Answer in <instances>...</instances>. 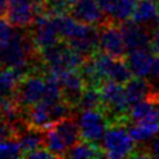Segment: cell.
<instances>
[{"instance_id": "cell-1", "label": "cell", "mask_w": 159, "mask_h": 159, "mask_svg": "<svg viewBox=\"0 0 159 159\" xmlns=\"http://www.w3.org/2000/svg\"><path fill=\"white\" fill-rule=\"evenodd\" d=\"M35 42L21 31H15L6 45L0 48V65L15 70L21 78L29 67V60L34 53Z\"/></svg>"}, {"instance_id": "cell-2", "label": "cell", "mask_w": 159, "mask_h": 159, "mask_svg": "<svg viewBox=\"0 0 159 159\" xmlns=\"http://www.w3.org/2000/svg\"><path fill=\"white\" fill-rule=\"evenodd\" d=\"M98 88L101 92L103 112L111 113L116 123H125L127 118H129L130 104L127 99L124 87L112 80H106Z\"/></svg>"}, {"instance_id": "cell-3", "label": "cell", "mask_w": 159, "mask_h": 159, "mask_svg": "<svg viewBox=\"0 0 159 159\" xmlns=\"http://www.w3.org/2000/svg\"><path fill=\"white\" fill-rule=\"evenodd\" d=\"M135 140L132 138L128 129H125L119 123H114L113 127L108 128L102 139V150L107 158L119 159L125 157H132Z\"/></svg>"}, {"instance_id": "cell-4", "label": "cell", "mask_w": 159, "mask_h": 159, "mask_svg": "<svg viewBox=\"0 0 159 159\" xmlns=\"http://www.w3.org/2000/svg\"><path fill=\"white\" fill-rule=\"evenodd\" d=\"M78 125L81 135L84 140L93 144L102 143V139L107 132V117L104 112L96 109H83L78 116Z\"/></svg>"}, {"instance_id": "cell-5", "label": "cell", "mask_w": 159, "mask_h": 159, "mask_svg": "<svg viewBox=\"0 0 159 159\" xmlns=\"http://www.w3.org/2000/svg\"><path fill=\"white\" fill-rule=\"evenodd\" d=\"M99 48L102 52L116 58H123L125 56L127 46L120 26H117L116 22L109 20L99 25Z\"/></svg>"}, {"instance_id": "cell-6", "label": "cell", "mask_w": 159, "mask_h": 159, "mask_svg": "<svg viewBox=\"0 0 159 159\" xmlns=\"http://www.w3.org/2000/svg\"><path fill=\"white\" fill-rule=\"evenodd\" d=\"M120 30H122L128 52L133 50H138V48L150 47L153 30H149V26L138 24L133 19L132 20L127 19L122 21Z\"/></svg>"}, {"instance_id": "cell-7", "label": "cell", "mask_w": 159, "mask_h": 159, "mask_svg": "<svg viewBox=\"0 0 159 159\" xmlns=\"http://www.w3.org/2000/svg\"><path fill=\"white\" fill-rule=\"evenodd\" d=\"M58 36L60 35L48 15L40 14L35 17L34 32H32V40L35 42V47L43 50L50 46H53L58 43Z\"/></svg>"}, {"instance_id": "cell-8", "label": "cell", "mask_w": 159, "mask_h": 159, "mask_svg": "<svg viewBox=\"0 0 159 159\" xmlns=\"http://www.w3.org/2000/svg\"><path fill=\"white\" fill-rule=\"evenodd\" d=\"M46 81L40 76H30L19 83L16 92V101L20 106L31 107L42 101Z\"/></svg>"}, {"instance_id": "cell-9", "label": "cell", "mask_w": 159, "mask_h": 159, "mask_svg": "<svg viewBox=\"0 0 159 159\" xmlns=\"http://www.w3.org/2000/svg\"><path fill=\"white\" fill-rule=\"evenodd\" d=\"M71 15L82 22L92 25H102L108 21L107 15L102 10L97 0H78L71 6Z\"/></svg>"}, {"instance_id": "cell-10", "label": "cell", "mask_w": 159, "mask_h": 159, "mask_svg": "<svg viewBox=\"0 0 159 159\" xmlns=\"http://www.w3.org/2000/svg\"><path fill=\"white\" fill-rule=\"evenodd\" d=\"M37 16V10L34 1L24 0L9 5L5 17L12 26L24 27L30 24H34L35 17Z\"/></svg>"}, {"instance_id": "cell-11", "label": "cell", "mask_w": 159, "mask_h": 159, "mask_svg": "<svg viewBox=\"0 0 159 159\" xmlns=\"http://www.w3.org/2000/svg\"><path fill=\"white\" fill-rule=\"evenodd\" d=\"M57 77L61 82L63 98L68 103L76 104L83 89L86 88V83L82 75L76 70H66Z\"/></svg>"}, {"instance_id": "cell-12", "label": "cell", "mask_w": 159, "mask_h": 159, "mask_svg": "<svg viewBox=\"0 0 159 159\" xmlns=\"http://www.w3.org/2000/svg\"><path fill=\"white\" fill-rule=\"evenodd\" d=\"M153 51L150 47L147 48H138L129 51L127 56V63L135 77H148L152 73L153 68V62H154V56Z\"/></svg>"}, {"instance_id": "cell-13", "label": "cell", "mask_w": 159, "mask_h": 159, "mask_svg": "<svg viewBox=\"0 0 159 159\" xmlns=\"http://www.w3.org/2000/svg\"><path fill=\"white\" fill-rule=\"evenodd\" d=\"M112 22H122L132 17L138 0H97Z\"/></svg>"}, {"instance_id": "cell-14", "label": "cell", "mask_w": 159, "mask_h": 159, "mask_svg": "<svg viewBox=\"0 0 159 159\" xmlns=\"http://www.w3.org/2000/svg\"><path fill=\"white\" fill-rule=\"evenodd\" d=\"M124 92L127 96V99L130 106L134 103L148 98L149 96H159V93H155L150 82H148L143 77H135L130 78L124 84Z\"/></svg>"}, {"instance_id": "cell-15", "label": "cell", "mask_w": 159, "mask_h": 159, "mask_svg": "<svg viewBox=\"0 0 159 159\" xmlns=\"http://www.w3.org/2000/svg\"><path fill=\"white\" fill-rule=\"evenodd\" d=\"M52 127L62 137L68 149L73 147L75 144H77L80 142V138H82L78 120H76L72 116H67V117L55 120L52 123Z\"/></svg>"}, {"instance_id": "cell-16", "label": "cell", "mask_w": 159, "mask_h": 159, "mask_svg": "<svg viewBox=\"0 0 159 159\" xmlns=\"http://www.w3.org/2000/svg\"><path fill=\"white\" fill-rule=\"evenodd\" d=\"M159 17V2L155 0H138L132 19L142 25L155 26V22Z\"/></svg>"}, {"instance_id": "cell-17", "label": "cell", "mask_w": 159, "mask_h": 159, "mask_svg": "<svg viewBox=\"0 0 159 159\" xmlns=\"http://www.w3.org/2000/svg\"><path fill=\"white\" fill-rule=\"evenodd\" d=\"M128 132L138 143L149 142L159 133V117L143 122H134L133 124L128 125Z\"/></svg>"}, {"instance_id": "cell-18", "label": "cell", "mask_w": 159, "mask_h": 159, "mask_svg": "<svg viewBox=\"0 0 159 159\" xmlns=\"http://www.w3.org/2000/svg\"><path fill=\"white\" fill-rule=\"evenodd\" d=\"M29 124L31 127L45 129L53 123V118L51 114V103L45 101H40L29 108Z\"/></svg>"}, {"instance_id": "cell-19", "label": "cell", "mask_w": 159, "mask_h": 159, "mask_svg": "<svg viewBox=\"0 0 159 159\" xmlns=\"http://www.w3.org/2000/svg\"><path fill=\"white\" fill-rule=\"evenodd\" d=\"M17 139L25 153L32 152L45 145V129L36 128V127L26 128L17 134Z\"/></svg>"}, {"instance_id": "cell-20", "label": "cell", "mask_w": 159, "mask_h": 159, "mask_svg": "<svg viewBox=\"0 0 159 159\" xmlns=\"http://www.w3.org/2000/svg\"><path fill=\"white\" fill-rule=\"evenodd\" d=\"M45 148L56 157H66V150L68 149L65 140L56 132L52 124L45 128Z\"/></svg>"}, {"instance_id": "cell-21", "label": "cell", "mask_w": 159, "mask_h": 159, "mask_svg": "<svg viewBox=\"0 0 159 159\" xmlns=\"http://www.w3.org/2000/svg\"><path fill=\"white\" fill-rule=\"evenodd\" d=\"M66 157L70 158H76V159H81V158H94V157H106L104 152L102 153L96 144L91 143V142H78L77 144H75L73 147L70 148V150L66 153Z\"/></svg>"}, {"instance_id": "cell-22", "label": "cell", "mask_w": 159, "mask_h": 159, "mask_svg": "<svg viewBox=\"0 0 159 159\" xmlns=\"http://www.w3.org/2000/svg\"><path fill=\"white\" fill-rule=\"evenodd\" d=\"M76 106L83 111V109H96L102 106V98L101 92L98 87H86L80 96Z\"/></svg>"}, {"instance_id": "cell-23", "label": "cell", "mask_w": 159, "mask_h": 159, "mask_svg": "<svg viewBox=\"0 0 159 159\" xmlns=\"http://www.w3.org/2000/svg\"><path fill=\"white\" fill-rule=\"evenodd\" d=\"M133 73L127 63V61L124 62L122 58H114L112 62V66L109 68V73H108V80H112L119 84H125L130 78H132Z\"/></svg>"}, {"instance_id": "cell-24", "label": "cell", "mask_w": 159, "mask_h": 159, "mask_svg": "<svg viewBox=\"0 0 159 159\" xmlns=\"http://www.w3.org/2000/svg\"><path fill=\"white\" fill-rule=\"evenodd\" d=\"M45 92H43V98L42 101L47 103H55L60 99L63 98V92L61 87V82L56 75L50 73L47 78L45 80Z\"/></svg>"}, {"instance_id": "cell-25", "label": "cell", "mask_w": 159, "mask_h": 159, "mask_svg": "<svg viewBox=\"0 0 159 159\" xmlns=\"http://www.w3.org/2000/svg\"><path fill=\"white\" fill-rule=\"evenodd\" d=\"M20 77L12 68L0 71V97H10L17 86Z\"/></svg>"}, {"instance_id": "cell-26", "label": "cell", "mask_w": 159, "mask_h": 159, "mask_svg": "<svg viewBox=\"0 0 159 159\" xmlns=\"http://www.w3.org/2000/svg\"><path fill=\"white\" fill-rule=\"evenodd\" d=\"M24 149L19 140L6 138L0 142V158H19L24 155Z\"/></svg>"}, {"instance_id": "cell-27", "label": "cell", "mask_w": 159, "mask_h": 159, "mask_svg": "<svg viewBox=\"0 0 159 159\" xmlns=\"http://www.w3.org/2000/svg\"><path fill=\"white\" fill-rule=\"evenodd\" d=\"M68 10H71L70 0H42V11L50 17L66 14Z\"/></svg>"}, {"instance_id": "cell-28", "label": "cell", "mask_w": 159, "mask_h": 159, "mask_svg": "<svg viewBox=\"0 0 159 159\" xmlns=\"http://www.w3.org/2000/svg\"><path fill=\"white\" fill-rule=\"evenodd\" d=\"M15 30L12 29V25L9 22L7 19H4V16H0V48H2L6 42L12 37Z\"/></svg>"}, {"instance_id": "cell-29", "label": "cell", "mask_w": 159, "mask_h": 159, "mask_svg": "<svg viewBox=\"0 0 159 159\" xmlns=\"http://www.w3.org/2000/svg\"><path fill=\"white\" fill-rule=\"evenodd\" d=\"M24 157L26 158H37V159H50V158H55L56 155L52 154L48 149H43V148H39V149H35L32 152H29V153H25Z\"/></svg>"}, {"instance_id": "cell-30", "label": "cell", "mask_w": 159, "mask_h": 159, "mask_svg": "<svg viewBox=\"0 0 159 159\" xmlns=\"http://www.w3.org/2000/svg\"><path fill=\"white\" fill-rule=\"evenodd\" d=\"M150 48L154 53L159 55V17L155 22V26L152 31V41H150Z\"/></svg>"}, {"instance_id": "cell-31", "label": "cell", "mask_w": 159, "mask_h": 159, "mask_svg": "<svg viewBox=\"0 0 159 159\" xmlns=\"http://www.w3.org/2000/svg\"><path fill=\"white\" fill-rule=\"evenodd\" d=\"M12 133H14L12 127L0 114V142L4 140V139H6V138H10V135Z\"/></svg>"}, {"instance_id": "cell-32", "label": "cell", "mask_w": 159, "mask_h": 159, "mask_svg": "<svg viewBox=\"0 0 159 159\" xmlns=\"http://www.w3.org/2000/svg\"><path fill=\"white\" fill-rule=\"evenodd\" d=\"M148 157H154V158H159V138H154L150 142V145L148 147V152H147Z\"/></svg>"}, {"instance_id": "cell-33", "label": "cell", "mask_w": 159, "mask_h": 159, "mask_svg": "<svg viewBox=\"0 0 159 159\" xmlns=\"http://www.w3.org/2000/svg\"><path fill=\"white\" fill-rule=\"evenodd\" d=\"M7 9H9L7 0H0V16H5Z\"/></svg>"}, {"instance_id": "cell-34", "label": "cell", "mask_w": 159, "mask_h": 159, "mask_svg": "<svg viewBox=\"0 0 159 159\" xmlns=\"http://www.w3.org/2000/svg\"><path fill=\"white\" fill-rule=\"evenodd\" d=\"M19 1H24V0H7L9 5H10V4H14V2H19Z\"/></svg>"}, {"instance_id": "cell-35", "label": "cell", "mask_w": 159, "mask_h": 159, "mask_svg": "<svg viewBox=\"0 0 159 159\" xmlns=\"http://www.w3.org/2000/svg\"><path fill=\"white\" fill-rule=\"evenodd\" d=\"M157 111H158V114H159V98L157 101Z\"/></svg>"}, {"instance_id": "cell-36", "label": "cell", "mask_w": 159, "mask_h": 159, "mask_svg": "<svg viewBox=\"0 0 159 159\" xmlns=\"http://www.w3.org/2000/svg\"><path fill=\"white\" fill-rule=\"evenodd\" d=\"M155 1H158V2H159V0H155Z\"/></svg>"}]
</instances>
